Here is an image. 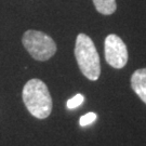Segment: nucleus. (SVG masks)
<instances>
[{"label": "nucleus", "instance_id": "f257e3e1", "mask_svg": "<svg viewBox=\"0 0 146 146\" xmlns=\"http://www.w3.org/2000/svg\"><path fill=\"white\" fill-rule=\"evenodd\" d=\"M23 102L27 110L38 119H44L52 111V98L47 84L40 79L28 80L22 91Z\"/></svg>", "mask_w": 146, "mask_h": 146}, {"label": "nucleus", "instance_id": "f03ea898", "mask_svg": "<svg viewBox=\"0 0 146 146\" xmlns=\"http://www.w3.org/2000/svg\"><path fill=\"white\" fill-rule=\"evenodd\" d=\"M75 58L84 77L96 81L101 75L100 55L92 39L86 34H79L75 43Z\"/></svg>", "mask_w": 146, "mask_h": 146}, {"label": "nucleus", "instance_id": "7ed1b4c3", "mask_svg": "<svg viewBox=\"0 0 146 146\" xmlns=\"http://www.w3.org/2000/svg\"><path fill=\"white\" fill-rule=\"evenodd\" d=\"M22 43L36 61H48L56 52V43L51 37L39 31L29 29L24 33Z\"/></svg>", "mask_w": 146, "mask_h": 146}, {"label": "nucleus", "instance_id": "20e7f679", "mask_svg": "<svg viewBox=\"0 0 146 146\" xmlns=\"http://www.w3.org/2000/svg\"><path fill=\"white\" fill-rule=\"evenodd\" d=\"M105 60L108 65L116 69L125 66L128 62V49L123 40L115 34H110L105 38Z\"/></svg>", "mask_w": 146, "mask_h": 146}, {"label": "nucleus", "instance_id": "39448f33", "mask_svg": "<svg viewBox=\"0 0 146 146\" xmlns=\"http://www.w3.org/2000/svg\"><path fill=\"white\" fill-rule=\"evenodd\" d=\"M131 88L146 104V68H140L132 74Z\"/></svg>", "mask_w": 146, "mask_h": 146}, {"label": "nucleus", "instance_id": "423d86ee", "mask_svg": "<svg viewBox=\"0 0 146 146\" xmlns=\"http://www.w3.org/2000/svg\"><path fill=\"white\" fill-rule=\"evenodd\" d=\"M95 9L103 15H110L117 9L116 0H93Z\"/></svg>", "mask_w": 146, "mask_h": 146}, {"label": "nucleus", "instance_id": "0eeeda50", "mask_svg": "<svg viewBox=\"0 0 146 146\" xmlns=\"http://www.w3.org/2000/svg\"><path fill=\"white\" fill-rule=\"evenodd\" d=\"M84 96L82 94H76L75 96H73L72 99H69L67 101V107L69 110H74V108H77L80 105L84 103Z\"/></svg>", "mask_w": 146, "mask_h": 146}, {"label": "nucleus", "instance_id": "6e6552de", "mask_svg": "<svg viewBox=\"0 0 146 146\" xmlns=\"http://www.w3.org/2000/svg\"><path fill=\"white\" fill-rule=\"evenodd\" d=\"M96 118H98V116H96L95 113H93V111L88 113V114H86V115L80 117V119H79V125H81V127H86V125H91V123H93L94 121L96 120Z\"/></svg>", "mask_w": 146, "mask_h": 146}]
</instances>
